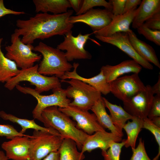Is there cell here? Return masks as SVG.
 <instances>
[{
  "instance_id": "obj_1",
  "label": "cell",
  "mask_w": 160,
  "mask_h": 160,
  "mask_svg": "<svg viewBox=\"0 0 160 160\" xmlns=\"http://www.w3.org/2000/svg\"><path fill=\"white\" fill-rule=\"evenodd\" d=\"M73 12L69 10L57 15L42 12L27 20L18 19L16 24L18 28L15 29L14 33L19 36H22L21 41L25 44H32L37 39L65 35L73 26L69 21Z\"/></svg>"
},
{
  "instance_id": "obj_2",
  "label": "cell",
  "mask_w": 160,
  "mask_h": 160,
  "mask_svg": "<svg viewBox=\"0 0 160 160\" xmlns=\"http://www.w3.org/2000/svg\"><path fill=\"white\" fill-rule=\"evenodd\" d=\"M41 117L42 122L45 127L57 130L63 139L73 140L78 149L81 150L89 135L78 129L76 122L60 111L57 106H52L45 108L42 112Z\"/></svg>"
},
{
  "instance_id": "obj_3",
  "label": "cell",
  "mask_w": 160,
  "mask_h": 160,
  "mask_svg": "<svg viewBox=\"0 0 160 160\" xmlns=\"http://www.w3.org/2000/svg\"><path fill=\"white\" fill-rule=\"evenodd\" d=\"M33 50L40 52L43 56L38 68L39 72L43 75H53L61 79L73 68V65L68 61L65 53L57 48L40 42Z\"/></svg>"
},
{
  "instance_id": "obj_4",
  "label": "cell",
  "mask_w": 160,
  "mask_h": 160,
  "mask_svg": "<svg viewBox=\"0 0 160 160\" xmlns=\"http://www.w3.org/2000/svg\"><path fill=\"white\" fill-rule=\"evenodd\" d=\"M38 65L28 68L21 69L19 73L5 84L4 87L9 90H13L19 83L27 81L35 87V90L38 93L61 87L59 78L54 76L48 77L43 75L38 71Z\"/></svg>"
},
{
  "instance_id": "obj_5",
  "label": "cell",
  "mask_w": 160,
  "mask_h": 160,
  "mask_svg": "<svg viewBox=\"0 0 160 160\" xmlns=\"http://www.w3.org/2000/svg\"><path fill=\"white\" fill-rule=\"evenodd\" d=\"M61 80L70 86L65 90L68 98L73 99L69 105L88 111L102 96L101 93L95 88L78 79Z\"/></svg>"
},
{
  "instance_id": "obj_6",
  "label": "cell",
  "mask_w": 160,
  "mask_h": 160,
  "mask_svg": "<svg viewBox=\"0 0 160 160\" xmlns=\"http://www.w3.org/2000/svg\"><path fill=\"white\" fill-rule=\"evenodd\" d=\"M15 87L20 92L25 94L30 95L36 98L37 103L32 112L33 117L34 119L41 122V114L44 109L52 106L61 108L67 107L71 102L70 100L66 96L65 89L61 87L52 89L53 94L47 95H41L38 93L35 89L23 87L19 84Z\"/></svg>"
},
{
  "instance_id": "obj_7",
  "label": "cell",
  "mask_w": 160,
  "mask_h": 160,
  "mask_svg": "<svg viewBox=\"0 0 160 160\" xmlns=\"http://www.w3.org/2000/svg\"><path fill=\"white\" fill-rule=\"evenodd\" d=\"M63 140L49 132L34 130L30 137V160H42L51 152L58 151Z\"/></svg>"
},
{
  "instance_id": "obj_8",
  "label": "cell",
  "mask_w": 160,
  "mask_h": 160,
  "mask_svg": "<svg viewBox=\"0 0 160 160\" xmlns=\"http://www.w3.org/2000/svg\"><path fill=\"white\" fill-rule=\"evenodd\" d=\"M19 37L14 33L12 34L11 44L5 47L7 51L5 56L14 61L21 69L31 67L41 60V55L33 52L34 47L32 44L23 43Z\"/></svg>"
},
{
  "instance_id": "obj_9",
  "label": "cell",
  "mask_w": 160,
  "mask_h": 160,
  "mask_svg": "<svg viewBox=\"0 0 160 160\" xmlns=\"http://www.w3.org/2000/svg\"><path fill=\"white\" fill-rule=\"evenodd\" d=\"M138 74L125 76L109 83L111 92L123 102L126 101L145 88Z\"/></svg>"
},
{
  "instance_id": "obj_10",
  "label": "cell",
  "mask_w": 160,
  "mask_h": 160,
  "mask_svg": "<svg viewBox=\"0 0 160 160\" xmlns=\"http://www.w3.org/2000/svg\"><path fill=\"white\" fill-rule=\"evenodd\" d=\"M70 31L65 35L63 41L58 44L57 48L66 50L65 56L68 61L74 59H90L92 55L84 48L85 45L92 33L83 35L81 33L76 36H73Z\"/></svg>"
},
{
  "instance_id": "obj_11",
  "label": "cell",
  "mask_w": 160,
  "mask_h": 160,
  "mask_svg": "<svg viewBox=\"0 0 160 160\" xmlns=\"http://www.w3.org/2000/svg\"><path fill=\"white\" fill-rule=\"evenodd\" d=\"M59 110L71 117L76 121V127L88 135H91L98 131H105L98 122L94 113L69 105L65 108H58Z\"/></svg>"
},
{
  "instance_id": "obj_12",
  "label": "cell",
  "mask_w": 160,
  "mask_h": 160,
  "mask_svg": "<svg viewBox=\"0 0 160 160\" xmlns=\"http://www.w3.org/2000/svg\"><path fill=\"white\" fill-rule=\"evenodd\" d=\"M154 95L151 86L147 85L144 90L123 102L124 108L133 116L145 119L148 117Z\"/></svg>"
},
{
  "instance_id": "obj_13",
  "label": "cell",
  "mask_w": 160,
  "mask_h": 160,
  "mask_svg": "<svg viewBox=\"0 0 160 160\" xmlns=\"http://www.w3.org/2000/svg\"><path fill=\"white\" fill-rule=\"evenodd\" d=\"M95 37L100 41L107 43L118 47L132 59L142 67L152 70L153 66L139 55L136 52L130 41L127 33H116L109 37H103L97 35Z\"/></svg>"
},
{
  "instance_id": "obj_14",
  "label": "cell",
  "mask_w": 160,
  "mask_h": 160,
  "mask_svg": "<svg viewBox=\"0 0 160 160\" xmlns=\"http://www.w3.org/2000/svg\"><path fill=\"white\" fill-rule=\"evenodd\" d=\"M113 16L111 11L108 9L92 8L83 14L71 16L69 21L73 24L77 23H85L90 27L93 32L107 26Z\"/></svg>"
},
{
  "instance_id": "obj_15",
  "label": "cell",
  "mask_w": 160,
  "mask_h": 160,
  "mask_svg": "<svg viewBox=\"0 0 160 160\" xmlns=\"http://www.w3.org/2000/svg\"><path fill=\"white\" fill-rule=\"evenodd\" d=\"M30 135L17 136L3 143L1 148L5 151L8 159L12 160H30Z\"/></svg>"
},
{
  "instance_id": "obj_16",
  "label": "cell",
  "mask_w": 160,
  "mask_h": 160,
  "mask_svg": "<svg viewBox=\"0 0 160 160\" xmlns=\"http://www.w3.org/2000/svg\"><path fill=\"white\" fill-rule=\"evenodd\" d=\"M138 11L135 8L122 15L113 16L110 23L103 29L92 33L103 37H109L118 32L127 33L132 30L129 28Z\"/></svg>"
},
{
  "instance_id": "obj_17",
  "label": "cell",
  "mask_w": 160,
  "mask_h": 160,
  "mask_svg": "<svg viewBox=\"0 0 160 160\" xmlns=\"http://www.w3.org/2000/svg\"><path fill=\"white\" fill-rule=\"evenodd\" d=\"M122 140V137L111 132L105 131H97L93 134L89 135L84 143L81 153L87 151L91 152L99 148L102 151H106L113 142L119 143Z\"/></svg>"
},
{
  "instance_id": "obj_18",
  "label": "cell",
  "mask_w": 160,
  "mask_h": 160,
  "mask_svg": "<svg viewBox=\"0 0 160 160\" xmlns=\"http://www.w3.org/2000/svg\"><path fill=\"white\" fill-rule=\"evenodd\" d=\"M142 67L133 60H124L114 65H106L100 68L106 81L110 83L125 74L132 73H139Z\"/></svg>"
},
{
  "instance_id": "obj_19",
  "label": "cell",
  "mask_w": 160,
  "mask_h": 160,
  "mask_svg": "<svg viewBox=\"0 0 160 160\" xmlns=\"http://www.w3.org/2000/svg\"><path fill=\"white\" fill-rule=\"evenodd\" d=\"M79 65L78 63H74L73 65V71L65 73L60 79L61 80L72 79H78L93 87L101 94L106 95L111 92L110 84L106 81L101 71L93 77L86 78L81 76L77 73L76 70Z\"/></svg>"
},
{
  "instance_id": "obj_20",
  "label": "cell",
  "mask_w": 160,
  "mask_h": 160,
  "mask_svg": "<svg viewBox=\"0 0 160 160\" xmlns=\"http://www.w3.org/2000/svg\"><path fill=\"white\" fill-rule=\"evenodd\" d=\"M127 33L130 41L138 54L148 62L153 63L160 68V63L153 47L139 39L132 30Z\"/></svg>"
},
{
  "instance_id": "obj_21",
  "label": "cell",
  "mask_w": 160,
  "mask_h": 160,
  "mask_svg": "<svg viewBox=\"0 0 160 160\" xmlns=\"http://www.w3.org/2000/svg\"><path fill=\"white\" fill-rule=\"evenodd\" d=\"M132 22V27L137 29L153 15L160 11V0H143Z\"/></svg>"
},
{
  "instance_id": "obj_22",
  "label": "cell",
  "mask_w": 160,
  "mask_h": 160,
  "mask_svg": "<svg viewBox=\"0 0 160 160\" xmlns=\"http://www.w3.org/2000/svg\"><path fill=\"white\" fill-rule=\"evenodd\" d=\"M37 13H52L57 15L66 12L71 6L68 0H33Z\"/></svg>"
},
{
  "instance_id": "obj_23",
  "label": "cell",
  "mask_w": 160,
  "mask_h": 160,
  "mask_svg": "<svg viewBox=\"0 0 160 160\" xmlns=\"http://www.w3.org/2000/svg\"><path fill=\"white\" fill-rule=\"evenodd\" d=\"M91 110L95 115L97 121L100 125L104 129L110 130L111 132L121 137L124 134L118 130L113 124L110 115L107 113L102 97L98 100Z\"/></svg>"
},
{
  "instance_id": "obj_24",
  "label": "cell",
  "mask_w": 160,
  "mask_h": 160,
  "mask_svg": "<svg viewBox=\"0 0 160 160\" xmlns=\"http://www.w3.org/2000/svg\"><path fill=\"white\" fill-rule=\"evenodd\" d=\"M0 117L4 120L9 121L20 125L21 127V129L20 132L22 134H24L28 129H33L34 130L48 132L61 136L59 132L57 130L53 129L41 127L37 124L35 122L34 119L29 120L20 118L12 114L7 113L3 111H0Z\"/></svg>"
},
{
  "instance_id": "obj_25",
  "label": "cell",
  "mask_w": 160,
  "mask_h": 160,
  "mask_svg": "<svg viewBox=\"0 0 160 160\" xmlns=\"http://www.w3.org/2000/svg\"><path fill=\"white\" fill-rule=\"evenodd\" d=\"M105 107L109 110L111 120L113 124L116 128L121 132H122L123 128L129 120L133 116L129 114L121 106L112 104L106 98L102 97Z\"/></svg>"
},
{
  "instance_id": "obj_26",
  "label": "cell",
  "mask_w": 160,
  "mask_h": 160,
  "mask_svg": "<svg viewBox=\"0 0 160 160\" xmlns=\"http://www.w3.org/2000/svg\"><path fill=\"white\" fill-rule=\"evenodd\" d=\"M2 38L0 37V82H6L19 73L15 63L7 58L1 49Z\"/></svg>"
},
{
  "instance_id": "obj_27",
  "label": "cell",
  "mask_w": 160,
  "mask_h": 160,
  "mask_svg": "<svg viewBox=\"0 0 160 160\" xmlns=\"http://www.w3.org/2000/svg\"><path fill=\"white\" fill-rule=\"evenodd\" d=\"M143 120L133 116L131 121L128 120L124 125L123 129L126 132L127 136L124 145L125 147H131L132 148H135L137 138L143 128Z\"/></svg>"
},
{
  "instance_id": "obj_28",
  "label": "cell",
  "mask_w": 160,
  "mask_h": 160,
  "mask_svg": "<svg viewBox=\"0 0 160 160\" xmlns=\"http://www.w3.org/2000/svg\"><path fill=\"white\" fill-rule=\"evenodd\" d=\"M76 144L70 139H63L58 151L59 160H83L85 156L78 151Z\"/></svg>"
},
{
  "instance_id": "obj_29",
  "label": "cell",
  "mask_w": 160,
  "mask_h": 160,
  "mask_svg": "<svg viewBox=\"0 0 160 160\" xmlns=\"http://www.w3.org/2000/svg\"><path fill=\"white\" fill-rule=\"evenodd\" d=\"M125 140H122L120 143L113 142L106 151H102L104 160H120L121 149L124 145Z\"/></svg>"
},
{
  "instance_id": "obj_30",
  "label": "cell",
  "mask_w": 160,
  "mask_h": 160,
  "mask_svg": "<svg viewBox=\"0 0 160 160\" xmlns=\"http://www.w3.org/2000/svg\"><path fill=\"white\" fill-rule=\"evenodd\" d=\"M97 6L103 7L105 9L111 12L112 6L108 1L105 0H83L81 8L76 15H78L84 13L93 7Z\"/></svg>"
},
{
  "instance_id": "obj_31",
  "label": "cell",
  "mask_w": 160,
  "mask_h": 160,
  "mask_svg": "<svg viewBox=\"0 0 160 160\" xmlns=\"http://www.w3.org/2000/svg\"><path fill=\"white\" fill-rule=\"evenodd\" d=\"M138 33L146 39L160 46V30H154L146 27L143 24L137 28Z\"/></svg>"
},
{
  "instance_id": "obj_32",
  "label": "cell",
  "mask_w": 160,
  "mask_h": 160,
  "mask_svg": "<svg viewBox=\"0 0 160 160\" xmlns=\"http://www.w3.org/2000/svg\"><path fill=\"white\" fill-rule=\"evenodd\" d=\"M143 128L149 131L154 135L158 145L159 151L157 155L153 160H158L160 155V127L154 124L148 118L143 120Z\"/></svg>"
},
{
  "instance_id": "obj_33",
  "label": "cell",
  "mask_w": 160,
  "mask_h": 160,
  "mask_svg": "<svg viewBox=\"0 0 160 160\" xmlns=\"http://www.w3.org/2000/svg\"><path fill=\"white\" fill-rule=\"evenodd\" d=\"M132 149V154L130 160H152L146 153L144 142L141 138L139 139L137 147Z\"/></svg>"
},
{
  "instance_id": "obj_34",
  "label": "cell",
  "mask_w": 160,
  "mask_h": 160,
  "mask_svg": "<svg viewBox=\"0 0 160 160\" xmlns=\"http://www.w3.org/2000/svg\"><path fill=\"white\" fill-rule=\"evenodd\" d=\"M27 135L18 132L12 125L0 124V137H5L10 140L17 136H26Z\"/></svg>"
},
{
  "instance_id": "obj_35",
  "label": "cell",
  "mask_w": 160,
  "mask_h": 160,
  "mask_svg": "<svg viewBox=\"0 0 160 160\" xmlns=\"http://www.w3.org/2000/svg\"><path fill=\"white\" fill-rule=\"evenodd\" d=\"M160 117V95L154 96L147 118L150 119Z\"/></svg>"
},
{
  "instance_id": "obj_36",
  "label": "cell",
  "mask_w": 160,
  "mask_h": 160,
  "mask_svg": "<svg viewBox=\"0 0 160 160\" xmlns=\"http://www.w3.org/2000/svg\"><path fill=\"white\" fill-rule=\"evenodd\" d=\"M126 0H109L112 6L111 12L114 16L123 14Z\"/></svg>"
},
{
  "instance_id": "obj_37",
  "label": "cell",
  "mask_w": 160,
  "mask_h": 160,
  "mask_svg": "<svg viewBox=\"0 0 160 160\" xmlns=\"http://www.w3.org/2000/svg\"><path fill=\"white\" fill-rule=\"evenodd\" d=\"M144 24L151 29L160 30V11L156 13L147 20Z\"/></svg>"
},
{
  "instance_id": "obj_38",
  "label": "cell",
  "mask_w": 160,
  "mask_h": 160,
  "mask_svg": "<svg viewBox=\"0 0 160 160\" xmlns=\"http://www.w3.org/2000/svg\"><path fill=\"white\" fill-rule=\"evenodd\" d=\"M23 11H15L7 8L3 0H0V18L8 15H19L25 14Z\"/></svg>"
},
{
  "instance_id": "obj_39",
  "label": "cell",
  "mask_w": 160,
  "mask_h": 160,
  "mask_svg": "<svg viewBox=\"0 0 160 160\" xmlns=\"http://www.w3.org/2000/svg\"><path fill=\"white\" fill-rule=\"evenodd\" d=\"M141 1V0H126L123 14L137 8L138 5L140 4Z\"/></svg>"
},
{
  "instance_id": "obj_40",
  "label": "cell",
  "mask_w": 160,
  "mask_h": 160,
  "mask_svg": "<svg viewBox=\"0 0 160 160\" xmlns=\"http://www.w3.org/2000/svg\"><path fill=\"white\" fill-rule=\"evenodd\" d=\"M71 7H72L76 13L80 10L82 3V0H68Z\"/></svg>"
},
{
  "instance_id": "obj_41",
  "label": "cell",
  "mask_w": 160,
  "mask_h": 160,
  "mask_svg": "<svg viewBox=\"0 0 160 160\" xmlns=\"http://www.w3.org/2000/svg\"><path fill=\"white\" fill-rule=\"evenodd\" d=\"M60 154L58 150L50 153L42 160H59Z\"/></svg>"
},
{
  "instance_id": "obj_42",
  "label": "cell",
  "mask_w": 160,
  "mask_h": 160,
  "mask_svg": "<svg viewBox=\"0 0 160 160\" xmlns=\"http://www.w3.org/2000/svg\"><path fill=\"white\" fill-rule=\"evenodd\" d=\"M151 89L154 94L160 95V74L159 75L157 83L153 86H151Z\"/></svg>"
},
{
  "instance_id": "obj_43",
  "label": "cell",
  "mask_w": 160,
  "mask_h": 160,
  "mask_svg": "<svg viewBox=\"0 0 160 160\" xmlns=\"http://www.w3.org/2000/svg\"><path fill=\"white\" fill-rule=\"evenodd\" d=\"M150 120L154 124L160 127V117H155Z\"/></svg>"
},
{
  "instance_id": "obj_44",
  "label": "cell",
  "mask_w": 160,
  "mask_h": 160,
  "mask_svg": "<svg viewBox=\"0 0 160 160\" xmlns=\"http://www.w3.org/2000/svg\"><path fill=\"white\" fill-rule=\"evenodd\" d=\"M8 159L6 154L3 151L0 150V160H8Z\"/></svg>"
},
{
  "instance_id": "obj_45",
  "label": "cell",
  "mask_w": 160,
  "mask_h": 160,
  "mask_svg": "<svg viewBox=\"0 0 160 160\" xmlns=\"http://www.w3.org/2000/svg\"></svg>"
}]
</instances>
